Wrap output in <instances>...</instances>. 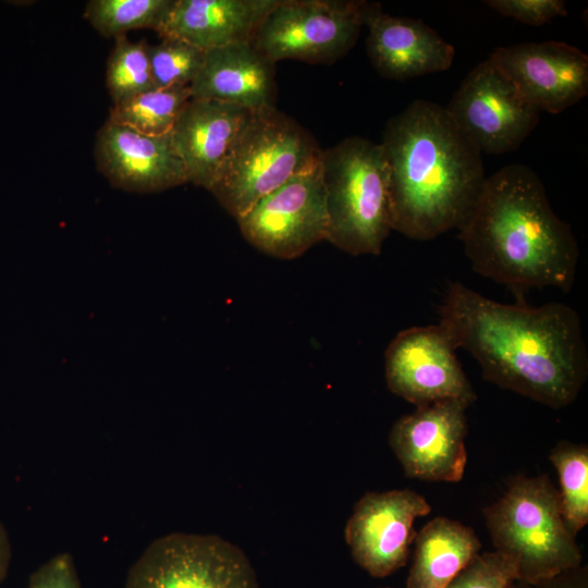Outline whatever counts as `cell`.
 <instances>
[{"label": "cell", "mask_w": 588, "mask_h": 588, "mask_svg": "<svg viewBox=\"0 0 588 588\" xmlns=\"http://www.w3.org/2000/svg\"><path fill=\"white\" fill-rule=\"evenodd\" d=\"M440 321L457 348L469 352L495 385L559 409L572 404L588 377V352L577 311L551 302H495L463 283L448 286Z\"/></svg>", "instance_id": "cell-1"}, {"label": "cell", "mask_w": 588, "mask_h": 588, "mask_svg": "<svg viewBox=\"0 0 588 588\" xmlns=\"http://www.w3.org/2000/svg\"><path fill=\"white\" fill-rule=\"evenodd\" d=\"M392 228L430 241L467 220L486 182L480 150L445 107L416 99L385 124Z\"/></svg>", "instance_id": "cell-2"}, {"label": "cell", "mask_w": 588, "mask_h": 588, "mask_svg": "<svg viewBox=\"0 0 588 588\" xmlns=\"http://www.w3.org/2000/svg\"><path fill=\"white\" fill-rule=\"evenodd\" d=\"M471 269L511 289L569 292L579 257L571 226L553 211L529 167L512 163L486 179L474 210L457 230Z\"/></svg>", "instance_id": "cell-3"}, {"label": "cell", "mask_w": 588, "mask_h": 588, "mask_svg": "<svg viewBox=\"0 0 588 588\" xmlns=\"http://www.w3.org/2000/svg\"><path fill=\"white\" fill-rule=\"evenodd\" d=\"M483 515L495 551L514 563L518 581L547 580L583 565L576 535L547 475L516 477Z\"/></svg>", "instance_id": "cell-4"}, {"label": "cell", "mask_w": 588, "mask_h": 588, "mask_svg": "<svg viewBox=\"0 0 588 588\" xmlns=\"http://www.w3.org/2000/svg\"><path fill=\"white\" fill-rule=\"evenodd\" d=\"M326 241L351 255H378L392 228L389 169L381 144L351 136L322 150Z\"/></svg>", "instance_id": "cell-5"}, {"label": "cell", "mask_w": 588, "mask_h": 588, "mask_svg": "<svg viewBox=\"0 0 588 588\" xmlns=\"http://www.w3.org/2000/svg\"><path fill=\"white\" fill-rule=\"evenodd\" d=\"M314 137L275 107L255 110L209 192L235 219L321 161Z\"/></svg>", "instance_id": "cell-6"}, {"label": "cell", "mask_w": 588, "mask_h": 588, "mask_svg": "<svg viewBox=\"0 0 588 588\" xmlns=\"http://www.w3.org/2000/svg\"><path fill=\"white\" fill-rule=\"evenodd\" d=\"M369 2L278 0L250 44L271 63L294 59L333 63L355 45Z\"/></svg>", "instance_id": "cell-7"}, {"label": "cell", "mask_w": 588, "mask_h": 588, "mask_svg": "<svg viewBox=\"0 0 588 588\" xmlns=\"http://www.w3.org/2000/svg\"><path fill=\"white\" fill-rule=\"evenodd\" d=\"M124 588H260L244 551L217 535L171 532L151 541Z\"/></svg>", "instance_id": "cell-8"}, {"label": "cell", "mask_w": 588, "mask_h": 588, "mask_svg": "<svg viewBox=\"0 0 588 588\" xmlns=\"http://www.w3.org/2000/svg\"><path fill=\"white\" fill-rule=\"evenodd\" d=\"M445 109L481 154L516 150L540 120V111L488 58L465 76Z\"/></svg>", "instance_id": "cell-9"}, {"label": "cell", "mask_w": 588, "mask_h": 588, "mask_svg": "<svg viewBox=\"0 0 588 588\" xmlns=\"http://www.w3.org/2000/svg\"><path fill=\"white\" fill-rule=\"evenodd\" d=\"M236 220L253 246L280 259L296 258L326 240L328 215L321 161L261 198Z\"/></svg>", "instance_id": "cell-10"}, {"label": "cell", "mask_w": 588, "mask_h": 588, "mask_svg": "<svg viewBox=\"0 0 588 588\" xmlns=\"http://www.w3.org/2000/svg\"><path fill=\"white\" fill-rule=\"evenodd\" d=\"M456 350L450 332L440 323L399 332L384 353L388 389L416 407L443 400L470 405L477 396Z\"/></svg>", "instance_id": "cell-11"}, {"label": "cell", "mask_w": 588, "mask_h": 588, "mask_svg": "<svg viewBox=\"0 0 588 588\" xmlns=\"http://www.w3.org/2000/svg\"><path fill=\"white\" fill-rule=\"evenodd\" d=\"M460 400H443L399 418L389 444L409 478L433 482H458L467 463L466 408Z\"/></svg>", "instance_id": "cell-12"}, {"label": "cell", "mask_w": 588, "mask_h": 588, "mask_svg": "<svg viewBox=\"0 0 588 588\" xmlns=\"http://www.w3.org/2000/svg\"><path fill=\"white\" fill-rule=\"evenodd\" d=\"M430 511L427 500L409 489L366 492L344 530L354 561L372 577L393 574L407 562L415 519Z\"/></svg>", "instance_id": "cell-13"}, {"label": "cell", "mask_w": 588, "mask_h": 588, "mask_svg": "<svg viewBox=\"0 0 588 588\" xmlns=\"http://www.w3.org/2000/svg\"><path fill=\"white\" fill-rule=\"evenodd\" d=\"M488 59L540 112L561 113L588 94V57L566 42L498 47Z\"/></svg>", "instance_id": "cell-14"}, {"label": "cell", "mask_w": 588, "mask_h": 588, "mask_svg": "<svg viewBox=\"0 0 588 588\" xmlns=\"http://www.w3.org/2000/svg\"><path fill=\"white\" fill-rule=\"evenodd\" d=\"M95 159L108 181L125 191L160 192L188 182L171 133L147 135L107 120L96 137Z\"/></svg>", "instance_id": "cell-15"}, {"label": "cell", "mask_w": 588, "mask_h": 588, "mask_svg": "<svg viewBox=\"0 0 588 588\" xmlns=\"http://www.w3.org/2000/svg\"><path fill=\"white\" fill-rule=\"evenodd\" d=\"M366 48L377 72L391 79H408L449 70L454 47L422 20L387 14L369 2Z\"/></svg>", "instance_id": "cell-16"}, {"label": "cell", "mask_w": 588, "mask_h": 588, "mask_svg": "<svg viewBox=\"0 0 588 588\" xmlns=\"http://www.w3.org/2000/svg\"><path fill=\"white\" fill-rule=\"evenodd\" d=\"M254 111L213 99H189L171 131L188 182L210 188Z\"/></svg>", "instance_id": "cell-17"}, {"label": "cell", "mask_w": 588, "mask_h": 588, "mask_svg": "<svg viewBox=\"0 0 588 588\" xmlns=\"http://www.w3.org/2000/svg\"><path fill=\"white\" fill-rule=\"evenodd\" d=\"M273 65L250 42L207 50L191 84L192 98L213 99L249 110L274 107Z\"/></svg>", "instance_id": "cell-18"}, {"label": "cell", "mask_w": 588, "mask_h": 588, "mask_svg": "<svg viewBox=\"0 0 588 588\" xmlns=\"http://www.w3.org/2000/svg\"><path fill=\"white\" fill-rule=\"evenodd\" d=\"M278 0H175L158 32L185 40L205 51L250 42Z\"/></svg>", "instance_id": "cell-19"}, {"label": "cell", "mask_w": 588, "mask_h": 588, "mask_svg": "<svg viewBox=\"0 0 588 588\" xmlns=\"http://www.w3.org/2000/svg\"><path fill=\"white\" fill-rule=\"evenodd\" d=\"M480 547L470 527L443 516L431 519L415 537L406 588H446Z\"/></svg>", "instance_id": "cell-20"}, {"label": "cell", "mask_w": 588, "mask_h": 588, "mask_svg": "<svg viewBox=\"0 0 588 588\" xmlns=\"http://www.w3.org/2000/svg\"><path fill=\"white\" fill-rule=\"evenodd\" d=\"M191 98L189 85L154 88L114 103L108 120L147 135H168Z\"/></svg>", "instance_id": "cell-21"}, {"label": "cell", "mask_w": 588, "mask_h": 588, "mask_svg": "<svg viewBox=\"0 0 588 588\" xmlns=\"http://www.w3.org/2000/svg\"><path fill=\"white\" fill-rule=\"evenodd\" d=\"M175 0H91L85 19L102 36L121 37L126 33L164 25Z\"/></svg>", "instance_id": "cell-22"}, {"label": "cell", "mask_w": 588, "mask_h": 588, "mask_svg": "<svg viewBox=\"0 0 588 588\" xmlns=\"http://www.w3.org/2000/svg\"><path fill=\"white\" fill-rule=\"evenodd\" d=\"M560 478L564 519L574 535L588 523V448L568 441L558 443L549 455Z\"/></svg>", "instance_id": "cell-23"}, {"label": "cell", "mask_w": 588, "mask_h": 588, "mask_svg": "<svg viewBox=\"0 0 588 588\" xmlns=\"http://www.w3.org/2000/svg\"><path fill=\"white\" fill-rule=\"evenodd\" d=\"M148 47L146 40L135 42L126 36L115 38L106 76L113 105L157 88L151 75Z\"/></svg>", "instance_id": "cell-24"}, {"label": "cell", "mask_w": 588, "mask_h": 588, "mask_svg": "<svg viewBox=\"0 0 588 588\" xmlns=\"http://www.w3.org/2000/svg\"><path fill=\"white\" fill-rule=\"evenodd\" d=\"M150 69L157 88L187 86L200 71L206 51L179 38L162 37L148 47Z\"/></svg>", "instance_id": "cell-25"}, {"label": "cell", "mask_w": 588, "mask_h": 588, "mask_svg": "<svg viewBox=\"0 0 588 588\" xmlns=\"http://www.w3.org/2000/svg\"><path fill=\"white\" fill-rule=\"evenodd\" d=\"M516 580L514 563L494 550L477 554L446 588H511Z\"/></svg>", "instance_id": "cell-26"}, {"label": "cell", "mask_w": 588, "mask_h": 588, "mask_svg": "<svg viewBox=\"0 0 588 588\" xmlns=\"http://www.w3.org/2000/svg\"><path fill=\"white\" fill-rule=\"evenodd\" d=\"M485 3L504 16L531 26H540L567 15L562 0H487Z\"/></svg>", "instance_id": "cell-27"}, {"label": "cell", "mask_w": 588, "mask_h": 588, "mask_svg": "<svg viewBox=\"0 0 588 588\" xmlns=\"http://www.w3.org/2000/svg\"><path fill=\"white\" fill-rule=\"evenodd\" d=\"M28 588H82L73 556L57 553L29 576Z\"/></svg>", "instance_id": "cell-28"}, {"label": "cell", "mask_w": 588, "mask_h": 588, "mask_svg": "<svg viewBox=\"0 0 588 588\" xmlns=\"http://www.w3.org/2000/svg\"><path fill=\"white\" fill-rule=\"evenodd\" d=\"M511 588H588V568L580 565L553 578L538 583L516 580Z\"/></svg>", "instance_id": "cell-29"}, {"label": "cell", "mask_w": 588, "mask_h": 588, "mask_svg": "<svg viewBox=\"0 0 588 588\" xmlns=\"http://www.w3.org/2000/svg\"><path fill=\"white\" fill-rule=\"evenodd\" d=\"M12 560V547L9 534L0 520V584L5 579Z\"/></svg>", "instance_id": "cell-30"}]
</instances>
